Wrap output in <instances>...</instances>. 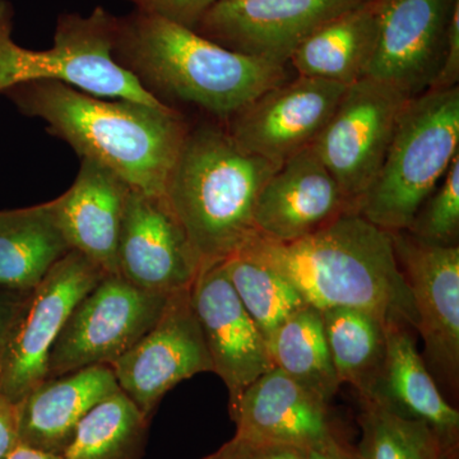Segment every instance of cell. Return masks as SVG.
<instances>
[{
  "label": "cell",
  "mask_w": 459,
  "mask_h": 459,
  "mask_svg": "<svg viewBox=\"0 0 459 459\" xmlns=\"http://www.w3.org/2000/svg\"><path fill=\"white\" fill-rule=\"evenodd\" d=\"M3 95L21 114L47 123L81 159L110 169L132 189L165 195L189 131L177 108L99 98L56 81L17 84Z\"/></svg>",
  "instance_id": "obj_1"
},
{
  "label": "cell",
  "mask_w": 459,
  "mask_h": 459,
  "mask_svg": "<svg viewBox=\"0 0 459 459\" xmlns=\"http://www.w3.org/2000/svg\"><path fill=\"white\" fill-rule=\"evenodd\" d=\"M241 250L282 274L318 310L352 307L385 323L418 327L391 232L359 213L344 212L294 243H274L256 235Z\"/></svg>",
  "instance_id": "obj_2"
},
{
  "label": "cell",
  "mask_w": 459,
  "mask_h": 459,
  "mask_svg": "<svg viewBox=\"0 0 459 459\" xmlns=\"http://www.w3.org/2000/svg\"><path fill=\"white\" fill-rule=\"evenodd\" d=\"M113 56L162 104L186 102L223 122L287 81L286 65L225 49L138 11L115 17Z\"/></svg>",
  "instance_id": "obj_3"
},
{
  "label": "cell",
  "mask_w": 459,
  "mask_h": 459,
  "mask_svg": "<svg viewBox=\"0 0 459 459\" xmlns=\"http://www.w3.org/2000/svg\"><path fill=\"white\" fill-rule=\"evenodd\" d=\"M279 168L243 150L225 126H189L165 197L202 267L228 261L256 238V201Z\"/></svg>",
  "instance_id": "obj_4"
},
{
  "label": "cell",
  "mask_w": 459,
  "mask_h": 459,
  "mask_svg": "<svg viewBox=\"0 0 459 459\" xmlns=\"http://www.w3.org/2000/svg\"><path fill=\"white\" fill-rule=\"evenodd\" d=\"M457 155L459 87L411 99L356 213L385 231H406Z\"/></svg>",
  "instance_id": "obj_5"
},
{
  "label": "cell",
  "mask_w": 459,
  "mask_h": 459,
  "mask_svg": "<svg viewBox=\"0 0 459 459\" xmlns=\"http://www.w3.org/2000/svg\"><path fill=\"white\" fill-rule=\"evenodd\" d=\"M114 25L115 16L102 7L89 16L62 14L50 49H26L13 39V5L0 0V93L21 83L56 81L99 98L169 107L115 62Z\"/></svg>",
  "instance_id": "obj_6"
},
{
  "label": "cell",
  "mask_w": 459,
  "mask_h": 459,
  "mask_svg": "<svg viewBox=\"0 0 459 459\" xmlns=\"http://www.w3.org/2000/svg\"><path fill=\"white\" fill-rule=\"evenodd\" d=\"M410 100L392 84L361 78L347 86L313 142L314 152L336 180L351 212L376 180Z\"/></svg>",
  "instance_id": "obj_7"
},
{
  "label": "cell",
  "mask_w": 459,
  "mask_h": 459,
  "mask_svg": "<svg viewBox=\"0 0 459 459\" xmlns=\"http://www.w3.org/2000/svg\"><path fill=\"white\" fill-rule=\"evenodd\" d=\"M169 296L142 290L119 274H107L78 303L60 332L47 379L93 365L110 367L155 325Z\"/></svg>",
  "instance_id": "obj_8"
},
{
  "label": "cell",
  "mask_w": 459,
  "mask_h": 459,
  "mask_svg": "<svg viewBox=\"0 0 459 459\" xmlns=\"http://www.w3.org/2000/svg\"><path fill=\"white\" fill-rule=\"evenodd\" d=\"M107 276L86 255L71 250L27 294L12 328L0 376V394L20 402L47 379L54 343L78 303Z\"/></svg>",
  "instance_id": "obj_9"
},
{
  "label": "cell",
  "mask_w": 459,
  "mask_h": 459,
  "mask_svg": "<svg viewBox=\"0 0 459 459\" xmlns=\"http://www.w3.org/2000/svg\"><path fill=\"white\" fill-rule=\"evenodd\" d=\"M409 283L424 359L439 388H459V246L425 243L409 231L391 232Z\"/></svg>",
  "instance_id": "obj_10"
},
{
  "label": "cell",
  "mask_w": 459,
  "mask_h": 459,
  "mask_svg": "<svg viewBox=\"0 0 459 459\" xmlns=\"http://www.w3.org/2000/svg\"><path fill=\"white\" fill-rule=\"evenodd\" d=\"M110 368L120 391L150 420L175 385L213 371L190 289L169 296L155 325Z\"/></svg>",
  "instance_id": "obj_11"
},
{
  "label": "cell",
  "mask_w": 459,
  "mask_h": 459,
  "mask_svg": "<svg viewBox=\"0 0 459 459\" xmlns=\"http://www.w3.org/2000/svg\"><path fill=\"white\" fill-rule=\"evenodd\" d=\"M367 0H217L195 30L225 49L286 65L331 18Z\"/></svg>",
  "instance_id": "obj_12"
},
{
  "label": "cell",
  "mask_w": 459,
  "mask_h": 459,
  "mask_svg": "<svg viewBox=\"0 0 459 459\" xmlns=\"http://www.w3.org/2000/svg\"><path fill=\"white\" fill-rule=\"evenodd\" d=\"M346 89L320 78L285 81L229 117L226 132L243 150L281 165L312 146Z\"/></svg>",
  "instance_id": "obj_13"
},
{
  "label": "cell",
  "mask_w": 459,
  "mask_h": 459,
  "mask_svg": "<svg viewBox=\"0 0 459 459\" xmlns=\"http://www.w3.org/2000/svg\"><path fill=\"white\" fill-rule=\"evenodd\" d=\"M202 263L165 195L129 190L124 210L117 274L146 291L188 290Z\"/></svg>",
  "instance_id": "obj_14"
},
{
  "label": "cell",
  "mask_w": 459,
  "mask_h": 459,
  "mask_svg": "<svg viewBox=\"0 0 459 459\" xmlns=\"http://www.w3.org/2000/svg\"><path fill=\"white\" fill-rule=\"evenodd\" d=\"M213 373L229 391V410L247 386L273 368L262 332L226 276L223 262L205 265L190 287Z\"/></svg>",
  "instance_id": "obj_15"
},
{
  "label": "cell",
  "mask_w": 459,
  "mask_h": 459,
  "mask_svg": "<svg viewBox=\"0 0 459 459\" xmlns=\"http://www.w3.org/2000/svg\"><path fill=\"white\" fill-rule=\"evenodd\" d=\"M459 0H385L376 51L367 77L411 99L427 92L442 66Z\"/></svg>",
  "instance_id": "obj_16"
},
{
  "label": "cell",
  "mask_w": 459,
  "mask_h": 459,
  "mask_svg": "<svg viewBox=\"0 0 459 459\" xmlns=\"http://www.w3.org/2000/svg\"><path fill=\"white\" fill-rule=\"evenodd\" d=\"M344 212L351 211L340 186L309 146L282 162L263 186L255 230L274 243H294Z\"/></svg>",
  "instance_id": "obj_17"
},
{
  "label": "cell",
  "mask_w": 459,
  "mask_h": 459,
  "mask_svg": "<svg viewBox=\"0 0 459 459\" xmlns=\"http://www.w3.org/2000/svg\"><path fill=\"white\" fill-rule=\"evenodd\" d=\"M229 412L235 435L247 439L307 451L336 435L328 404L277 368L247 386Z\"/></svg>",
  "instance_id": "obj_18"
},
{
  "label": "cell",
  "mask_w": 459,
  "mask_h": 459,
  "mask_svg": "<svg viewBox=\"0 0 459 459\" xmlns=\"http://www.w3.org/2000/svg\"><path fill=\"white\" fill-rule=\"evenodd\" d=\"M131 186L105 166L81 159L80 170L51 210L69 247L107 274H117V246Z\"/></svg>",
  "instance_id": "obj_19"
},
{
  "label": "cell",
  "mask_w": 459,
  "mask_h": 459,
  "mask_svg": "<svg viewBox=\"0 0 459 459\" xmlns=\"http://www.w3.org/2000/svg\"><path fill=\"white\" fill-rule=\"evenodd\" d=\"M412 327L386 323L382 367L362 400L402 418L427 422L446 439L458 442L459 412L444 397L416 346Z\"/></svg>",
  "instance_id": "obj_20"
},
{
  "label": "cell",
  "mask_w": 459,
  "mask_h": 459,
  "mask_svg": "<svg viewBox=\"0 0 459 459\" xmlns=\"http://www.w3.org/2000/svg\"><path fill=\"white\" fill-rule=\"evenodd\" d=\"M119 389L108 365L44 380L18 402L21 443L63 455L84 416Z\"/></svg>",
  "instance_id": "obj_21"
},
{
  "label": "cell",
  "mask_w": 459,
  "mask_h": 459,
  "mask_svg": "<svg viewBox=\"0 0 459 459\" xmlns=\"http://www.w3.org/2000/svg\"><path fill=\"white\" fill-rule=\"evenodd\" d=\"M385 0H367L310 33L290 57L299 77L350 86L367 77Z\"/></svg>",
  "instance_id": "obj_22"
},
{
  "label": "cell",
  "mask_w": 459,
  "mask_h": 459,
  "mask_svg": "<svg viewBox=\"0 0 459 459\" xmlns=\"http://www.w3.org/2000/svg\"><path fill=\"white\" fill-rule=\"evenodd\" d=\"M71 250L50 202L0 211V289L32 291Z\"/></svg>",
  "instance_id": "obj_23"
},
{
  "label": "cell",
  "mask_w": 459,
  "mask_h": 459,
  "mask_svg": "<svg viewBox=\"0 0 459 459\" xmlns=\"http://www.w3.org/2000/svg\"><path fill=\"white\" fill-rule=\"evenodd\" d=\"M268 350L273 368L325 403L333 400L341 385L329 353L320 310L307 305L292 314L268 341Z\"/></svg>",
  "instance_id": "obj_24"
},
{
  "label": "cell",
  "mask_w": 459,
  "mask_h": 459,
  "mask_svg": "<svg viewBox=\"0 0 459 459\" xmlns=\"http://www.w3.org/2000/svg\"><path fill=\"white\" fill-rule=\"evenodd\" d=\"M329 353L340 385L368 394L385 353V322L352 307L320 310Z\"/></svg>",
  "instance_id": "obj_25"
},
{
  "label": "cell",
  "mask_w": 459,
  "mask_h": 459,
  "mask_svg": "<svg viewBox=\"0 0 459 459\" xmlns=\"http://www.w3.org/2000/svg\"><path fill=\"white\" fill-rule=\"evenodd\" d=\"M150 419L124 392L117 391L84 416L65 459H143Z\"/></svg>",
  "instance_id": "obj_26"
},
{
  "label": "cell",
  "mask_w": 459,
  "mask_h": 459,
  "mask_svg": "<svg viewBox=\"0 0 459 459\" xmlns=\"http://www.w3.org/2000/svg\"><path fill=\"white\" fill-rule=\"evenodd\" d=\"M360 401L359 459H458V442L446 439L427 422Z\"/></svg>",
  "instance_id": "obj_27"
},
{
  "label": "cell",
  "mask_w": 459,
  "mask_h": 459,
  "mask_svg": "<svg viewBox=\"0 0 459 459\" xmlns=\"http://www.w3.org/2000/svg\"><path fill=\"white\" fill-rule=\"evenodd\" d=\"M223 267L267 343L285 320L307 305L289 280L246 250L223 262Z\"/></svg>",
  "instance_id": "obj_28"
},
{
  "label": "cell",
  "mask_w": 459,
  "mask_h": 459,
  "mask_svg": "<svg viewBox=\"0 0 459 459\" xmlns=\"http://www.w3.org/2000/svg\"><path fill=\"white\" fill-rule=\"evenodd\" d=\"M412 237L437 246H458L459 155L421 205L409 230Z\"/></svg>",
  "instance_id": "obj_29"
},
{
  "label": "cell",
  "mask_w": 459,
  "mask_h": 459,
  "mask_svg": "<svg viewBox=\"0 0 459 459\" xmlns=\"http://www.w3.org/2000/svg\"><path fill=\"white\" fill-rule=\"evenodd\" d=\"M134 11L150 14L195 31L217 0H126Z\"/></svg>",
  "instance_id": "obj_30"
},
{
  "label": "cell",
  "mask_w": 459,
  "mask_h": 459,
  "mask_svg": "<svg viewBox=\"0 0 459 459\" xmlns=\"http://www.w3.org/2000/svg\"><path fill=\"white\" fill-rule=\"evenodd\" d=\"M204 459H307V451L285 444L261 442L235 435Z\"/></svg>",
  "instance_id": "obj_31"
},
{
  "label": "cell",
  "mask_w": 459,
  "mask_h": 459,
  "mask_svg": "<svg viewBox=\"0 0 459 459\" xmlns=\"http://www.w3.org/2000/svg\"><path fill=\"white\" fill-rule=\"evenodd\" d=\"M459 82V4L453 12L439 74L429 90H448Z\"/></svg>",
  "instance_id": "obj_32"
},
{
  "label": "cell",
  "mask_w": 459,
  "mask_h": 459,
  "mask_svg": "<svg viewBox=\"0 0 459 459\" xmlns=\"http://www.w3.org/2000/svg\"><path fill=\"white\" fill-rule=\"evenodd\" d=\"M29 292L9 291L0 289V376H2L3 364L7 353L9 338L12 328L16 322L18 313L22 307Z\"/></svg>",
  "instance_id": "obj_33"
},
{
  "label": "cell",
  "mask_w": 459,
  "mask_h": 459,
  "mask_svg": "<svg viewBox=\"0 0 459 459\" xmlns=\"http://www.w3.org/2000/svg\"><path fill=\"white\" fill-rule=\"evenodd\" d=\"M20 443L18 403L0 394V459H8Z\"/></svg>",
  "instance_id": "obj_34"
},
{
  "label": "cell",
  "mask_w": 459,
  "mask_h": 459,
  "mask_svg": "<svg viewBox=\"0 0 459 459\" xmlns=\"http://www.w3.org/2000/svg\"><path fill=\"white\" fill-rule=\"evenodd\" d=\"M307 459H359L355 449L350 448L336 435L325 442L307 449Z\"/></svg>",
  "instance_id": "obj_35"
},
{
  "label": "cell",
  "mask_w": 459,
  "mask_h": 459,
  "mask_svg": "<svg viewBox=\"0 0 459 459\" xmlns=\"http://www.w3.org/2000/svg\"><path fill=\"white\" fill-rule=\"evenodd\" d=\"M8 459H65L63 455H56V453H49L40 451V449L32 448V446H26V444L20 443L17 448L12 452Z\"/></svg>",
  "instance_id": "obj_36"
}]
</instances>
